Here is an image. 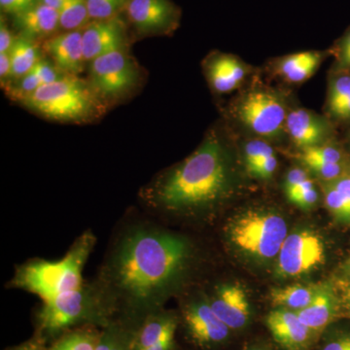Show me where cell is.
Listing matches in <instances>:
<instances>
[{"mask_svg": "<svg viewBox=\"0 0 350 350\" xmlns=\"http://www.w3.org/2000/svg\"><path fill=\"white\" fill-rule=\"evenodd\" d=\"M187 241L159 230H135L119 244L111 262V282L119 296L135 312L160 305L185 269Z\"/></svg>", "mask_w": 350, "mask_h": 350, "instance_id": "6da1fadb", "label": "cell"}, {"mask_svg": "<svg viewBox=\"0 0 350 350\" xmlns=\"http://www.w3.org/2000/svg\"><path fill=\"white\" fill-rule=\"evenodd\" d=\"M229 182L224 148L217 137H209L183 163L152 183L145 196L167 211L200 208L220 200Z\"/></svg>", "mask_w": 350, "mask_h": 350, "instance_id": "7a4b0ae2", "label": "cell"}, {"mask_svg": "<svg viewBox=\"0 0 350 350\" xmlns=\"http://www.w3.org/2000/svg\"><path fill=\"white\" fill-rule=\"evenodd\" d=\"M25 107L50 120L87 123L98 119L107 105L91 84L77 76L66 75L44 85L19 100Z\"/></svg>", "mask_w": 350, "mask_h": 350, "instance_id": "3957f363", "label": "cell"}, {"mask_svg": "<svg viewBox=\"0 0 350 350\" xmlns=\"http://www.w3.org/2000/svg\"><path fill=\"white\" fill-rule=\"evenodd\" d=\"M94 239L90 232L76 241L66 256L59 261H33L21 267L16 273V286L47 301L57 295L83 287L82 271L93 250Z\"/></svg>", "mask_w": 350, "mask_h": 350, "instance_id": "277c9868", "label": "cell"}, {"mask_svg": "<svg viewBox=\"0 0 350 350\" xmlns=\"http://www.w3.org/2000/svg\"><path fill=\"white\" fill-rule=\"evenodd\" d=\"M228 234L232 243L247 254L271 259L280 253L288 229L284 219L278 214L248 211L232 221Z\"/></svg>", "mask_w": 350, "mask_h": 350, "instance_id": "5b68a950", "label": "cell"}, {"mask_svg": "<svg viewBox=\"0 0 350 350\" xmlns=\"http://www.w3.org/2000/svg\"><path fill=\"white\" fill-rule=\"evenodd\" d=\"M140 80V68L126 50L108 53L90 62L88 81L107 105L133 93Z\"/></svg>", "mask_w": 350, "mask_h": 350, "instance_id": "8992f818", "label": "cell"}, {"mask_svg": "<svg viewBox=\"0 0 350 350\" xmlns=\"http://www.w3.org/2000/svg\"><path fill=\"white\" fill-rule=\"evenodd\" d=\"M98 301L90 290L83 286L43 301L39 324L43 332L54 335L91 317Z\"/></svg>", "mask_w": 350, "mask_h": 350, "instance_id": "52a82bcc", "label": "cell"}, {"mask_svg": "<svg viewBox=\"0 0 350 350\" xmlns=\"http://www.w3.org/2000/svg\"><path fill=\"white\" fill-rule=\"evenodd\" d=\"M237 111L244 125L261 137H278L286 125L288 114L284 103L271 92L253 91L245 94Z\"/></svg>", "mask_w": 350, "mask_h": 350, "instance_id": "ba28073f", "label": "cell"}, {"mask_svg": "<svg viewBox=\"0 0 350 350\" xmlns=\"http://www.w3.org/2000/svg\"><path fill=\"white\" fill-rule=\"evenodd\" d=\"M324 253L323 241L315 232L288 234L278 253V271L284 276L304 275L323 262Z\"/></svg>", "mask_w": 350, "mask_h": 350, "instance_id": "9c48e42d", "label": "cell"}, {"mask_svg": "<svg viewBox=\"0 0 350 350\" xmlns=\"http://www.w3.org/2000/svg\"><path fill=\"white\" fill-rule=\"evenodd\" d=\"M129 22L140 36H158L174 29L178 13L170 0H130Z\"/></svg>", "mask_w": 350, "mask_h": 350, "instance_id": "30bf717a", "label": "cell"}, {"mask_svg": "<svg viewBox=\"0 0 350 350\" xmlns=\"http://www.w3.org/2000/svg\"><path fill=\"white\" fill-rule=\"evenodd\" d=\"M184 319L189 335L202 347H216L229 338L231 329L219 319L209 301L191 304L184 312Z\"/></svg>", "mask_w": 350, "mask_h": 350, "instance_id": "8fae6325", "label": "cell"}, {"mask_svg": "<svg viewBox=\"0 0 350 350\" xmlns=\"http://www.w3.org/2000/svg\"><path fill=\"white\" fill-rule=\"evenodd\" d=\"M82 41L86 62L115 51L126 50L125 25L118 17L91 21L82 29Z\"/></svg>", "mask_w": 350, "mask_h": 350, "instance_id": "7c38bea8", "label": "cell"}, {"mask_svg": "<svg viewBox=\"0 0 350 350\" xmlns=\"http://www.w3.org/2000/svg\"><path fill=\"white\" fill-rule=\"evenodd\" d=\"M267 327L273 340L285 350H310L313 332L301 321L293 310L278 308L269 313Z\"/></svg>", "mask_w": 350, "mask_h": 350, "instance_id": "4fadbf2b", "label": "cell"}, {"mask_svg": "<svg viewBox=\"0 0 350 350\" xmlns=\"http://www.w3.org/2000/svg\"><path fill=\"white\" fill-rule=\"evenodd\" d=\"M43 50L66 75L77 76L87 63L83 50L82 29L55 34L44 41Z\"/></svg>", "mask_w": 350, "mask_h": 350, "instance_id": "5bb4252c", "label": "cell"}, {"mask_svg": "<svg viewBox=\"0 0 350 350\" xmlns=\"http://www.w3.org/2000/svg\"><path fill=\"white\" fill-rule=\"evenodd\" d=\"M209 305L216 315L231 330H241L250 320V306L247 296L239 285H224L219 288Z\"/></svg>", "mask_w": 350, "mask_h": 350, "instance_id": "9a60e30c", "label": "cell"}, {"mask_svg": "<svg viewBox=\"0 0 350 350\" xmlns=\"http://www.w3.org/2000/svg\"><path fill=\"white\" fill-rule=\"evenodd\" d=\"M14 24L19 29L20 36L33 41L52 38L61 29L59 10L40 1L15 16Z\"/></svg>", "mask_w": 350, "mask_h": 350, "instance_id": "2e32d148", "label": "cell"}, {"mask_svg": "<svg viewBox=\"0 0 350 350\" xmlns=\"http://www.w3.org/2000/svg\"><path fill=\"white\" fill-rule=\"evenodd\" d=\"M285 126L294 144L301 149L319 145L329 133L325 120L306 109L290 112Z\"/></svg>", "mask_w": 350, "mask_h": 350, "instance_id": "e0dca14e", "label": "cell"}, {"mask_svg": "<svg viewBox=\"0 0 350 350\" xmlns=\"http://www.w3.org/2000/svg\"><path fill=\"white\" fill-rule=\"evenodd\" d=\"M340 299L329 288H320L310 305L298 310L299 319L313 334L325 330L340 312Z\"/></svg>", "mask_w": 350, "mask_h": 350, "instance_id": "ac0fdd59", "label": "cell"}, {"mask_svg": "<svg viewBox=\"0 0 350 350\" xmlns=\"http://www.w3.org/2000/svg\"><path fill=\"white\" fill-rule=\"evenodd\" d=\"M207 78L218 93H229L238 88L245 77L243 64L231 56H217L208 62Z\"/></svg>", "mask_w": 350, "mask_h": 350, "instance_id": "d6986e66", "label": "cell"}, {"mask_svg": "<svg viewBox=\"0 0 350 350\" xmlns=\"http://www.w3.org/2000/svg\"><path fill=\"white\" fill-rule=\"evenodd\" d=\"M177 319L170 313L152 312L133 337V350H142L174 338Z\"/></svg>", "mask_w": 350, "mask_h": 350, "instance_id": "ffe728a7", "label": "cell"}, {"mask_svg": "<svg viewBox=\"0 0 350 350\" xmlns=\"http://www.w3.org/2000/svg\"><path fill=\"white\" fill-rule=\"evenodd\" d=\"M9 56L12 64L11 81H17L23 76L31 72L36 64L42 59L36 41L22 36L16 38L12 48L9 51Z\"/></svg>", "mask_w": 350, "mask_h": 350, "instance_id": "44dd1931", "label": "cell"}, {"mask_svg": "<svg viewBox=\"0 0 350 350\" xmlns=\"http://www.w3.org/2000/svg\"><path fill=\"white\" fill-rule=\"evenodd\" d=\"M319 289L301 284L276 288L271 292V300L278 308L298 312L312 303Z\"/></svg>", "mask_w": 350, "mask_h": 350, "instance_id": "7402d4cb", "label": "cell"}, {"mask_svg": "<svg viewBox=\"0 0 350 350\" xmlns=\"http://www.w3.org/2000/svg\"><path fill=\"white\" fill-rule=\"evenodd\" d=\"M59 12V25L64 31H81L91 22L87 0H64Z\"/></svg>", "mask_w": 350, "mask_h": 350, "instance_id": "603a6c76", "label": "cell"}, {"mask_svg": "<svg viewBox=\"0 0 350 350\" xmlns=\"http://www.w3.org/2000/svg\"><path fill=\"white\" fill-rule=\"evenodd\" d=\"M100 335L91 331H75L64 336L51 350H96Z\"/></svg>", "mask_w": 350, "mask_h": 350, "instance_id": "cb8c5ba5", "label": "cell"}, {"mask_svg": "<svg viewBox=\"0 0 350 350\" xmlns=\"http://www.w3.org/2000/svg\"><path fill=\"white\" fill-rule=\"evenodd\" d=\"M130 0H87L91 21H103L116 18L125 10Z\"/></svg>", "mask_w": 350, "mask_h": 350, "instance_id": "d4e9b609", "label": "cell"}, {"mask_svg": "<svg viewBox=\"0 0 350 350\" xmlns=\"http://www.w3.org/2000/svg\"><path fill=\"white\" fill-rule=\"evenodd\" d=\"M327 208L342 222L350 223V204L331 182L324 185Z\"/></svg>", "mask_w": 350, "mask_h": 350, "instance_id": "484cf974", "label": "cell"}, {"mask_svg": "<svg viewBox=\"0 0 350 350\" xmlns=\"http://www.w3.org/2000/svg\"><path fill=\"white\" fill-rule=\"evenodd\" d=\"M350 98V75L344 73L334 79L329 94V110L334 117Z\"/></svg>", "mask_w": 350, "mask_h": 350, "instance_id": "4316f807", "label": "cell"}, {"mask_svg": "<svg viewBox=\"0 0 350 350\" xmlns=\"http://www.w3.org/2000/svg\"><path fill=\"white\" fill-rule=\"evenodd\" d=\"M301 159L303 162L317 161V162L324 163H345L344 153L334 145H317V146L303 149Z\"/></svg>", "mask_w": 350, "mask_h": 350, "instance_id": "83f0119b", "label": "cell"}, {"mask_svg": "<svg viewBox=\"0 0 350 350\" xmlns=\"http://www.w3.org/2000/svg\"><path fill=\"white\" fill-rule=\"evenodd\" d=\"M306 167L312 170L315 174L319 175L320 178L324 179L326 182L333 181L338 177L347 174V167L345 163H324L317 161H305L304 162Z\"/></svg>", "mask_w": 350, "mask_h": 350, "instance_id": "f1b7e54d", "label": "cell"}, {"mask_svg": "<svg viewBox=\"0 0 350 350\" xmlns=\"http://www.w3.org/2000/svg\"><path fill=\"white\" fill-rule=\"evenodd\" d=\"M287 197L293 204L301 208L308 209L314 206L319 200V193L315 190L312 179L308 178L301 186L292 191L291 194L287 195Z\"/></svg>", "mask_w": 350, "mask_h": 350, "instance_id": "f546056e", "label": "cell"}, {"mask_svg": "<svg viewBox=\"0 0 350 350\" xmlns=\"http://www.w3.org/2000/svg\"><path fill=\"white\" fill-rule=\"evenodd\" d=\"M271 146L264 142L254 140V142H248L244 148V155H245L246 165H247L248 172H251L256 167L258 163L268 157L273 155Z\"/></svg>", "mask_w": 350, "mask_h": 350, "instance_id": "4dcf8cb0", "label": "cell"}, {"mask_svg": "<svg viewBox=\"0 0 350 350\" xmlns=\"http://www.w3.org/2000/svg\"><path fill=\"white\" fill-rule=\"evenodd\" d=\"M319 53L315 52H301L297 54L290 55L280 62L278 64V71L284 79H287L292 73L295 72L297 69L303 66L304 64H308L312 61Z\"/></svg>", "mask_w": 350, "mask_h": 350, "instance_id": "1f68e13d", "label": "cell"}, {"mask_svg": "<svg viewBox=\"0 0 350 350\" xmlns=\"http://www.w3.org/2000/svg\"><path fill=\"white\" fill-rule=\"evenodd\" d=\"M32 71L38 76L39 81H40L42 86L56 82L57 80L62 79V78L66 75H64V72H62L54 64L50 63V62L43 59H41L40 61L36 64V66H34Z\"/></svg>", "mask_w": 350, "mask_h": 350, "instance_id": "d6a6232c", "label": "cell"}, {"mask_svg": "<svg viewBox=\"0 0 350 350\" xmlns=\"http://www.w3.org/2000/svg\"><path fill=\"white\" fill-rule=\"evenodd\" d=\"M38 2L39 0H0V7L2 11L15 17L29 10Z\"/></svg>", "mask_w": 350, "mask_h": 350, "instance_id": "836d02e7", "label": "cell"}, {"mask_svg": "<svg viewBox=\"0 0 350 350\" xmlns=\"http://www.w3.org/2000/svg\"><path fill=\"white\" fill-rule=\"evenodd\" d=\"M276 167H278V159L273 154L258 163L256 167L250 174L259 177V178L269 179L275 174Z\"/></svg>", "mask_w": 350, "mask_h": 350, "instance_id": "e575fe53", "label": "cell"}, {"mask_svg": "<svg viewBox=\"0 0 350 350\" xmlns=\"http://www.w3.org/2000/svg\"><path fill=\"white\" fill-rule=\"evenodd\" d=\"M321 350H350V332L334 334Z\"/></svg>", "mask_w": 350, "mask_h": 350, "instance_id": "d590c367", "label": "cell"}, {"mask_svg": "<svg viewBox=\"0 0 350 350\" xmlns=\"http://www.w3.org/2000/svg\"><path fill=\"white\" fill-rule=\"evenodd\" d=\"M308 178L310 177H308L305 170L300 169V167H295V169L290 170L286 175L284 182V189L286 195L288 193L293 191L294 189L298 187V186H300L301 183L308 180Z\"/></svg>", "mask_w": 350, "mask_h": 350, "instance_id": "8d00e7d4", "label": "cell"}, {"mask_svg": "<svg viewBox=\"0 0 350 350\" xmlns=\"http://www.w3.org/2000/svg\"><path fill=\"white\" fill-rule=\"evenodd\" d=\"M16 38L13 36L8 25H7L3 16L0 21V53H9L12 48Z\"/></svg>", "mask_w": 350, "mask_h": 350, "instance_id": "74e56055", "label": "cell"}, {"mask_svg": "<svg viewBox=\"0 0 350 350\" xmlns=\"http://www.w3.org/2000/svg\"><path fill=\"white\" fill-rule=\"evenodd\" d=\"M12 78V64H11L9 53H0V80L2 86L7 87V84Z\"/></svg>", "mask_w": 350, "mask_h": 350, "instance_id": "f35d334b", "label": "cell"}, {"mask_svg": "<svg viewBox=\"0 0 350 350\" xmlns=\"http://www.w3.org/2000/svg\"><path fill=\"white\" fill-rule=\"evenodd\" d=\"M338 66L342 68H350V33L340 43L338 51Z\"/></svg>", "mask_w": 350, "mask_h": 350, "instance_id": "ab89813d", "label": "cell"}, {"mask_svg": "<svg viewBox=\"0 0 350 350\" xmlns=\"http://www.w3.org/2000/svg\"><path fill=\"white\" fill-rule=\"evenodd\" d=\"M340 191L350 204V175L345 174L333 181H329Z\"/></svg>", "mask_w": 350, "mask_h": 350, "instance_id": "60d3db41", "label": "cell"}, {"mask_svg": "<svg viewBox=\"0 0 350 350\" xmlns=\"http://www.w3.org/2000/svg\"><path fill=\"white\" fill-rule=\"evenodd\" d=\"M133 337L125 332H120L118 340L112 350H133Z\"/></svg>", "mask_w": 350, "mask_h": 350, "instance_id": "b9f144b4", "label": "cell"}, {"mask_svg": "<svg viewBox=\"0 0 350 350\" xmlns=\"http://www.w3.org/2000/svg\"><path fill=\"white\" fill-rule=\"evenodd\" d=\"M342 295H340V306L344 308L345 312L350 315V282H345L340 286Z\"/></svg>", "mask_w": 350, "mask_h": 350, "instance_id": "7bdbcfd3", "label": "cell"}, {"mask_svg": "<svg viewBox=\"0 0 350 350\" xmlns=\"http://www.w3.org/2000/svg\"><path fill=\"white\" fill-rule=\"evenodd\" d=\"M174 338H167L159 344L152 345L150 347L142 350H172L174 349Z\"/></svg>", "mask_w": 350, "mask_h": 350, "instance_id": "ee69618b", "label": "cell"}, {"mask_svg": "<svg viewBox=\"0 0 350 350\" xmlns=\"http://www.w3.org/2000/svg\"><path fill=\"white\" fill-rule=\"evenodd\" d=\"M15 350H42L39 349L38 345H23V347H19V349Z\"/></svg>", "mask_w": 350, "mask_h": 350, "instance_id": "f6af8a7d", "label": "cell"}, {"mask_svg": "<svg viewBox=\"0 0 350 350\" xmlns=\"http://www.w3.org/2000/svg\"><path fill=\"white\" fill-rule=\"evenodd\" d=\"M247 350H271L269 349L268 347H261V345H257V347H252Z\"/></svg>", "mask_w": 350, "mask_h": 350, "instance_id": "bcb514c9", "label": "cell"}, {"mask_svg": "<svg viewBox=\"0 0 350 350\" xmlns=\"http://www.w3.org/2000/svg\"><path fill=\"white\" fill-rule=\"evenodd\" d=\"M345 268H347V275H349V278H350V259H349V261L347 262V266H345ZM349 282H350V280H349Z\"/></svg>", "mask_w": 350, "mask_h": 350, "instance_id": "7dc6e473", "label": "cell"}, {"mask_svg": "<svg viewBox=\"0 0 350 350\" xmlns=\"http://www.w3.org/2000/svg\"><path fill=\"white\" fill-rule=\"evenodd\" d=\"M347 174L350 175V165H349V167H347Z\"/></svg>", "mask_w": 350, "mask_h": 350, "instance_id": "c3c4849f", "label": "cell"}, {"mask_svg": "<svg viewBox=\"0 0 350 350\" xmlns=\"http://www.w3.org/2000/svg\"><path fill=\"white\" fill-rule=\"evenodd\" d=\"M39 1H40V0H39Z\"/></svg>", "mask_w": 350, "mask_h": 350, "instance_id": "681fc988", "label": "cell"}]
</instances>
